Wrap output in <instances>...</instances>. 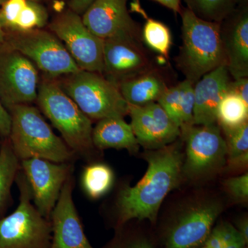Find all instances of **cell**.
I'll list each match as a JSON object with an SVG mask.
<instances>
[{
  "label": "cell",
  "mask_w": 248,
  "mask_h": 248,
  "mask_svg": "<svg viewBox=\"0 0 248 248\" xmlns=\"http://www.w3.org/2000/svg\"><path fill=\"white\" fill-rule=\"evenodd\" d=\"M148 167L143 178L133 187L120 191L117 201L118 222L130 220L156 221L163 201L179 185L184 156L179 145L171 144L147 153Z\"/></svg>",
  "instance_id": "1"
},
{
  "label": "cell",
  "mask_w": 248,
  "mask_h": 248,
  "mask_svg": "<svg viewBox=\"0 0 248 248\" xmlns=\"http://www.w3.org/2000/svg\"><path fill=\"white\" fill-rule=\"evenodd\" d=\"M182 46L176 66L194 85L203 76L226 65L220 37V23L209 22L182 6Z\"/></svg>",
  "instance_id": "2"
},
{
  "label": "cell",
  "mask_w": 248,
  "mask_h": 248,
  "mask_svg": "<svg viewBox=\"0 0 248 248\" xmlns=\"http://www.w3.org/2000/svg\"><path fill=\"white\" fill-rule=\"evenodd\" d=\"M11 119L9 140L17 159L40 158L67 163L75 153L53 133L37 108L20 104L8 108Z\"/></svg>",
  "instance_id": "3"
},
{
  "label": "cell",
  "mask_w": 248,
  "mask_h": 248,
  "mask_svg": "<svg viewBox=\"0 0 248 248\" xmlns=\"http://www.w3.org/2000/svg\"><path fill=\"white\" fill-rule=\"evenodd\" d=\"M36 100L72 151L84 156L91 154L94 148L91 120L67 95L57 79L44 78Z\"/></svg>",
  "instance_id": "4"
},
{
  "label": "cell",
  "mask_w": 248,
  "mask_h": 248,
  "mask_svg": "<svg viewBox=\"0 0 248 248\" xmlns=\"http://www.w3.org/2000/svg\"><path fill=\"white\" fill-rule=\"evenodd\" d=\"M59 83L91 120L124 118L128 115V104L118 86L100 73L80 70Z\"/></svg>",
  "instance_id": "5"
},
{
  "label": "cell",
  "mask_w": 248,
  "mask_h": 248,
  "mask_svg": "<svg viewBox=\"0 0 248 248\" xmlns=\"http://www.w3.org/2000/svg\"><path fill=\"white\" fill-rule=\"evenodd\" d=\"M16 181L19 203L14 213L0 219V248H50L51 222L32 205L30 186L23 172Z\"/></svg>",
  "instance_id": "6"
},
{
  "label": "cell",
  "mask_w": 248,
  "mask_h": 248,
  "mask_svg": "<svg viewBox=\"0 0 248 248\" xmlns=\"http://www.w3.org/2000/svg\"><path fill=\"white\" fill-rule=\"evenodd\" d=\"M5 42L35 63L48 78L55 79L80 71L66 47L50 31H9Z\"/></svg>",
  "instance_id": "7"
},
{
  "label": "cell",
  "mask_w": 248,
  "mask_h": 248,
  "mask_svg": "<svg viewBox=\"0 0 248 248\" xmlns=\"http://www.w3.org/2000/svg\"><path fill=\"white\" fill-rule=\"evenodd\" d=\"M48 28L63 42L80 70L102 74L104 40L85 26L79 15L66 10L54 18Z\"/></svg>",
  "instance_id": "8"
},
{
  "label": "cell",
  "mask_w": 248,
  "mask_h": 248,
  "mask_svg": "<svg viewBox=\"0 0 248 248\" xmlns=\"http://www.w3.org/2000/svg\"><path fill=\"white\" fill-rule=\"evenodd\" d=\"M180 138L186 143L182 172L187 177H203L221 169L226 162V141L217 123L190 125L181 131Z\"/></svg>",
  "instance_id": "9"
},
{
  "label": "cell",
  "mask_w": 248,
  "mask_h": 248,
  "mask_svg": "<svg viewBox=\"0 0 248 248\" xmlns=\"http://www.w3.org/2000/svg\"><path fill=\"white\" fill-rule=\"evenodd\" d=\"M38 86L34 63L6 42L0 45V101L6 109L33 102Z\"/></svg>",
  "instance_id": "10"
},
{
  "label": "cell",
  "mask_w": 248,
  "mask_h": 248,
  "mask_svg": "<svg viewBox=\"0 0 248 248\" xmlns=\"http://www.w3.org/2000/svg\"><path fill=\"white\" fill-rule=\"evenodd\" d=\"M102 75L117 86L154 68L141 39L118 36L104 40Z\"/></svg>",
  "instance_id": "11"
},
{
  "label": "cell",
  "mask_w": 248,
  "mask_h": 248,
  "mask_svg": "<svg viewBox=\"0 0 248 248\" xmlns=\"http://www.w3.org/2000/svg\"><path fill=\"white\" fill-rule=\"evenodd\" d=\"M21 166L30 186L35 208L50 220L62 187L71 174V166L67 163H55L40 158L22 160Z\"/></svg>",
  "instance_id": "12"
},
{
  "label": "cell",
  "mask_w": 248,
  "mask_h": 248,
  "mask_svg": "<svg viewBox=\"0 0 248 248\" xmlns=\"http://www.w3.org/2000/svg\"><path fill=\"white\" fill-rule=\"evenodd\" d=\"M131 128L139 144L156 150L176 141L181 130L157 102L143 106L128 104Z\"/></svg>",
  "instance_id": "13"
},
{
  "label": "cell",
  "mask_w": 248,
  "mask_h": 248,
  "mask_svg": "<svg viewBox=\"0 0 248 248\" xmlns=\"http://www.w3.org/2000/svg\"><path fill=\"white\" fill-rule=\"evenodd\" d=\"M128 0H96L82 15L83 22L93 34L102 40L118 36L141 39V28L134 20Z\"/></svg>",
  "instance_id": "14"
},
{
  "label": "cell",
  "mask_w": 248,
  "mask_h": 248,
  "mask_svg": "<svg viewBox=\"0 0 248 248\" xmlns=\"http://www.w3.org/2000/svg\"><path fill=\"white\" fill-rule=\"evenodd\" d=\"M222 210L217 202L196 205L179 217L170 229L166 248H197L205 244Z\"/></svg>",
  "instance_id": "15"
},
{
  "label": "cell",
  "mask_w": 248,
  "mask_h": 248,
  "mask_svg": "<svg viewBox=\"0 0 248 248\" xmlns=\"http://www.w3.org/2000/svg\"><path fill=\"white\" fill-rule=\"evenodd\" d=\"M220 37L232 78H248V6H236L220 23Z\"/></svg>",
  "instance_id": "16"
},
{
  "label": "cell",
  "mask_w": 248,
  "mask_h": 248,
  "mask_svg": "<svg viewBox=\"0 0 248 248\" xmlns=\"http://www.w3.org/2000/svg\"><path fill=\"white\" fill-rule=\"evenodd\" d=\"M71 174L66 179L53 208L50 248H94L85 234L73 199Z\"/></svg>",
  "instance_id": "17"
},
{
  "label": "cell",
  "mask_w": 248,
  "mask_h": 248,
  "mask_svg": "<svg viewBox=\"0 0 248 248\" xmlns=\"http://www.w3.org/2000/svg\"><path fill=\"white\" fill-rule=\"evenodd\" d=\"M232 77L226 65L202 77L194 85L193 125L217 123L218 104L229 91Z\"/></svg>",
  "instance_id": "18"
},
{
  "label": "cell",
  "mask_w": 248,
  "mask_h": 248,
  "mask_svg": "<svg viewBox=\"0 0 248 248\" xmlns=\"http://www.w3.org/2000/svg\"><path fill=\"white\" fill-rule=\"evenodd\" d=\"M169 87L162 72L155 66L118 86L125 102L133 106L157 102Z\"/></svg>",
  "instance_id": "19"
},
{
  "label": "cell",
  "mask_w": 248,
  "mask_h": 248,
  "mask_svg": "<svg viewBox=\"0 0 248 248\" xmlns=\"http://www.w3.org/2000/svg\"><path fill=\"white\" fill-rule=\"evenodd\" d=\"M92 140L94 147L99 150L115 148L136 153L140 148L131 125L124 118L99 120L95 128L93 129Z\"/></svg>",
  "instance_id": "20"
},
{
  "label": "cell",
  "mask_w": 248,
  "mask_h": 248,
  "mask_svg": "<svg viewBox=\"0 0 248 248\" xmlns=\"http://www.w3.org/2000/svg\"><path fill=\"white\" fill-rule=\"evenodd\" d=\"M194 102V84L185 79L170 86L157 103L182 130L193 125Z\"/></svg>",
  "instance_id": "21"
},
{
  "label": "cell",
  "mask_w": 248,
  "mask_h": 248,
  "mask_svg": "<svg viewBox=\"0 0 248 248\" xmlns=\"http://www.w3.org/2000/svg\"><path fill=\"white\" fill-rule=\"evenodd\" d=\"M220 128L224 135L230 166L233 169L246 166L248 162V122L233 128Z\"/></svg>",
  "instance_id": "22"
},
{
  "label": "cell",
  "mask_w": 248,
  "mask_h": 248,
  "mask_svg": "<svg viewBox=\"0 0 248 248\" xmlns=\"http://www.w3.org/2000/svg\"><path fill=\"white\" fill-rule=\"evenodd\" d=\"M248 122V105L235 93L228 91L217 110V124L220 128H233Z\"/></svg>",
  "instance_id": "23"
},
{
  "label": "cell",
  "mask_w": 248,
  "mask_h": 248,
  "mask_svg": "<svg viewBox=\"0 0 248 248\" xmlns=\"http://www.w3.org/2000/svg\"><path fill=\"white\" fill-rule=\"evenodd\" d=\"M81 182L85 192L91 198H100L112 187L114 182L113 172L106 164L90 165L85 168Z\"/></svg>",
  "instance_id": "24"
},
{
  "label": "cell",
  "mask_w": 248,
  "mask_h": 248,
  "mask_svg": "<svg viewBox=\"0 0 248 248\" xmlns=\"http://www.w3.org/2000/svg\"><path fill=\"white\" fill-rule=\"evenodd\" d=\"M146 21L141 29V37L143 43L161 58L169 59L172 46V35L169 27L156 19L146 17Z\"/></svg>",
  "instance_id": "25"
},
{
  "label": "cell",
  "mask_w": 248,
  "mask_h": 248,
  "mask_svg": "<svg viewBox=\"0 0 248 248\" xmlns=\"http://www.w3.org/2000/svg\"><path fill=\"white\" fill-rule=\"evenodd\" d=\"M19 167V159L14 153L9 139L0 149V210L9 198Z\"/></svg>",
  "instance_id": "26"
},
{
  "label": "cell",
  "mask_w": 248,
  "mask_h": 248,
  "mask_svg": "<svg viewBox=\"0 0 248 248\" xmlns=\"http://www.w3.org/2000/svg\"><path fill=\"white\" fill-rule=\"evenodd\" d=\"M187 8L201 19L221 23L236 6V0H184Z\"/></svg>",
  "instance_id": "27"
},
{
  "label": "cell",
  "mask_w": 248,
  "mask_h": 248,
  "mask_svg": "<svg viewBox=\"0 0 248 248\" xmlns=\"http://www.w3.org/2000/svg\"><path fill=\"white\" fill-rule=\"evenodd\" d=\"M48 13L45 6L35 0H28L19 14L14 31H27L42 29L48 22Z\"/></svg>",
  "instance_id": "28"
},
{
  "label": "cell",
  "mask_w": 248,
  "mask_h": 248,
  "mask_svg": "<svg viewBox=\"0 0 248 248\" xmlns=\"http://www.w3.org/2000/svg\"><path fill=\"white\" fill-rule=\"evenodd\" d=\"M28 0H6L0 9V18L4 29L13 31L16 29L19 14L27 4Z\"/></svg>",
  "instance_id": "29"
},
{
  "label": "cell",
  "mask_w": 248,
  "mask_h": 248,
  "mask_svg": "<svg viewBox=\"0 0 248 248\" xmlns=\"http://www.w3.org/2000/svg\"><path fill=\"white\" fill-rule=\"evenodd\" d=\"M225 186L230 194L240 202H246L248 199V173L239 177L231 178L224 182Z\"/></svg>",
  "instance_id": "30"
},
{
  "label": "cell",
  "mask_w": 248,
  "mask_h": 248,
  "mask_svg": "<svg viewBox=\"0 0 248 248\" xmlns=\"http://www.w3.org/2000/svg\"><path fill=\"white\" fill-rule=\"evenodd\" d=\"M228 91L237 94L248 105V78L232 79Z\"/></svg>",
  "instance_id": "31"
},
{
  "label": "cell",
  "mask_w": 248,
  "mask_h": 248,
  "mask_svg": "<svg viewBox=\"0 0 248 248\" xmlns=\"http://www.w3.org/2000/svg\"><path fill=\"white\" fill-rule=\"evenodd\" d=\"M11 119L9 111L0 101V134L4 137H9L11 132Z\"/></svg>",
  "instance_id": "32"
},
{
  "label": "cell",
  "mask_w": 248,
  "mask_h": 248,
  "mask_svg": "<svg viewBox=\"0 0 248 248\" xmlns=\"http://www.w3.org/2000/svg\"><path fill=\"white\" fill-rule=\"evenodd\" d=\"M95 1L96 0H71L69 3L70 9L81 16Z\"/></svg>",
  "instance_id": "33"
},
{
  "label": "cell",
  "mask_w": 248,
  "mask_h": 248,
  "mask_svg": "<svg viewBox=\"0 0 248 248\" xmlns=\"http://www.w3.org/2000/svg\"><path fill=\"white\" fill-rule=\"evenodd\" d=\"M246 244H248L245 241L242 235L240 234L239 231H237L221 248H242L245 247Z\"/></svg>",
  "instance_id": "34"
},
{
  "label": "cell",
  "mask_w": 248,
  "mask_h": 248,
  "mask_svg": "<svg viewBox=\"0 0 248 248\" xmlns=\"http://www.w3.org/2000/svg\"><path fill=\"white\" fill-rule=\"evenodd\" d=\"M165 7L172 11L174 14H179L182 10V0H153Z\"/></svg>",
  "instance_id": "35"
},
{
  "label": "cell",
  "mask_w": 248,
  "mask_h": 248,
  "mask_svg": "<svg viewBox=\"0 0 248 248\" xmlns=\"http://www.w3.org/2000/svg\"><path fill=\"white\" fill-rule=\"evenodd\" d=\"M122 248H153L146 239H138L125 245Z\"/></svg>",
  "instance_id": "36"
},
{
  "label": "cell",
  "mask_w": 248,
  "mask_h": 248,
  "mask_svg": "<svg viewBox=\"0 0 248 248\" xmlns=\"http://www.w3.org/2000/svg\"><path fill=\"white\" fill-rule=\"evenodd\" d=\"M237 231H239L240 234L242 235L243 237L246 241L248 242V221L247 218L242 220L238 223Z\"/></svg>",
  "instance_id": "37"
},
{
  "label": "cell",
  "mask_w": 248,
  "mask_h": 248,
  "mask_svg": "<svg viewBox=\"0 0 248 248\" xmlns=\"http://www.w3.org/2000/svg\"><path fill=\"white\" fill-rule=\"evenodd\" d=\"M5 39H6V33H5L4 29L1 24V18H0V45L5 43Z\"/></svg>",
  "instance_id": "38"
},
{
  "label": "cell",
  "mask_w": 248,
  "mask_h": 248,
  "mask_svg": "<svg viewBox=\"0 0 248 248\" xmlns=\"http://www.w3.org/2000/svg\"><path fill=\"white\" fill-rule=\"evenodd\" d=\"M236 4L239 6H248V0H236Z\"/></svg>",
  "instance_id": "39"
},
{
  "label": "cell",
  "mask_w": 248,
  "mask_h": 248,
  "mask_svg": "<svg viewBox=\"0 0 248 248\" xmlns=\"http://www.w3.org/2000/svg\"><path fill=\"white\" fill-rule=\"evenodd\" d=\"M6 0H0V4H2L4 1H6ZM35 1H37V0H35Z\"/></svg>",
  "instance_id": "40"
},
{
  "label": "cell",
  "mask_w": 248,
  "mask_h": 248,
  "mask_svg": "<svg viewBox=\"0 0 248 248\" xmlns=\"http://www.w3.org/2000/svg\"><path fill=\"white\" fill-rule=\"evenodd\" d=\"M202 248H205V246H203V247Z\"/></svg>",
  "instance_id": "41"
},
{
  "label": "cell",
  "mask_w": 248,
  "mask_h": 248,
  "mask_svg": "<svg viewBox=\"0 0 248 248\" xmlns=\"http://www.w3.org/2000/svg\"><path fill=\"white\" fill-rule=\"evenodd\" d=\"M242 248H246V246H245V247Z\"/></svg>",
  "instance_id": "42"
}]
</instances>
